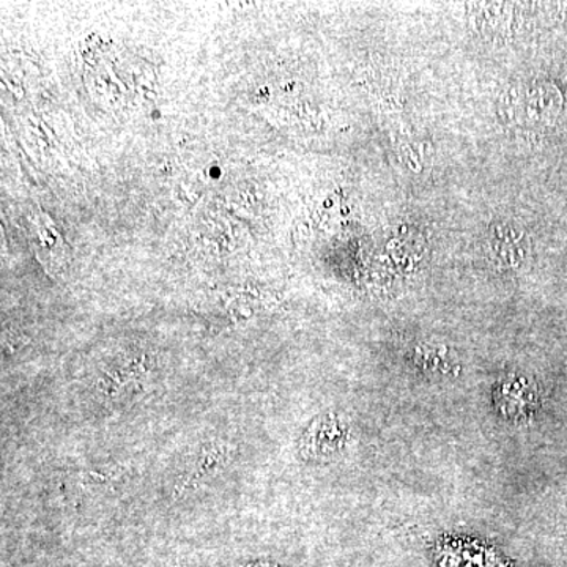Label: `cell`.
I'll return each instance as SVG.
<instances>
[{
    "label": "cell",
    "mask_w": 567,
    "mask_h": 567,
    "mask_svg": "<svg viewBox=\"0 0 567 567\" xmlns=\"http://www.w3.org/2000/svg\"><path fill=\"white\" fill-rule=\"evenodd\" d=\"M488 244L494 249L495 256L511 267H516L524 257V246L527 248L524 233H518L516 226L505 223H496L491 227Z\"/></svg>",
    "instance_id": "obj_1"
},
{
    "label": "cell",
    "mask_w": 567,
    "mask_h": 567,
    "mask_svg": "<svg viewBox=\"0 0 567 567\" xmlns=\"http://www.w3.org/2000/svg\"><path fill=\"white\" fill-rule=\"evenodd\" d=\"M559 110H561V93L555 85H536L525 100V114L535 122L554 118Z\"/></svg>",
    "instance_id": "obj_2"
}]
</instances>
